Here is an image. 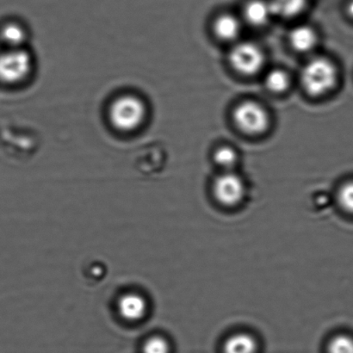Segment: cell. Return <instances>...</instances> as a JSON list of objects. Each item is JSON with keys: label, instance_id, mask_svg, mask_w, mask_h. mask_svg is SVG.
I'll use <instances>...</instances> for the list:
<instances>
[{"label": "cell", "instance_id": "6da1fadb", "mask_svg": "<svg viewBox=\"0 0 353 353\" xmlns=\"http://www.w3.org/2000/svg\"><path fill=\"white\" fill-rule=\"evenodd\" d=\"M147 106L136 95L119 97L110 105L109 119L112 125L121 132H132L139 129L146 119Z\"/></svg>", "mask_w": 353, "mask_h": 353}, {"label": "cell", "instance_id": "7a4b0ae2", "mask_svg": "<svg viewBox=\"0 0 353 353\" xmlns=\"http://www.w3.org/2000/svg\"><path fill=\"white\" fill-rule=\"evenodd\" d=\"M338 72L330 60L316 58L307 62L301 74V82L307 93L317 97L326 94L336 85Z\"/></svg>", "mask_w": 353, "mask_h": 353}, {"label": "cell", "instance_id": "3957f363", "mask_svg": "<svg viewBox=\"0 0 353 353\" xmlns=\"http://www.w3.org/2000/svg\"><path fill=\"white\" fill-rule=\"evenodd\" d=\"M32 69V57L23 48L0 54V81L5 84H19L29 77Z\"/></svg>", "mask_w": 353, "mask_h": 353}, {"label": "cell", "instance_id": "277c9868", "mask_svg": "<svg viewBox=\"0 0 353 353\" xmlns=\"http://www.w3.org/2000/svg\"><path fill=\"white\" fill-rule=\"evenodd\" d=\"M230 61L235 70L243 75H254L265 64V55L257 45L244 41L235 45L230 54Z\"/></svg>", "mask_w": 353, "mask_h": 353}, {"label": "cell", "instance_id": "5b68a950", "mask_svg": "<svg viewBox=\"0 0 353 353\" xmlns=\"http://www.w3.org/2000/svg\"><path fill=\"white\" fill-rule=\"evenodd\" d=\"M234 119L239 129L250 134L265 132L269 126L268 112L264 107L254 101L239 105L234 110Z\"/></svg>", "mask_w": 353, "mask_h": 353}, {"label": "cell", "instance_id": "8992f818", "mask_svg": "<svg viewBox=\"0 0 353 353\" xmlns=\"http://www.w3.org/2000/svg\"><path fill=\"white\" fill-rule=\"evenodd\" d=\"M213 190L218 202L224 206L234 207L244 199L245 187L240 176L226 172L216 179Z\"/></svg>", "mask_w": 353, "mask_h": 353}, {"label": "cell", "instance_id": "52a82bcc", "mask_svg": "<svg viewBox=\"0 0 353 353\" xmlns=\"http://www.w3.org/2000/svg\"><path fill=\"white\" fill-rule=\"evenodd\" d=\"M117 313L123 320L137 323L146 317L148 303L146 299L137 292H128L120 296L117 303Z\"/></svg>", "mask_w": 353, "mask_h": 353}, {"label": "cell", "instance_id": "ba28073f", "mask_svg": "<svg viewBox=\"0 0 353 353\" xmlns=\"http://www.w3.org/2000/svg\"><path fill=\"white\" fill-rule=\"evenodd\" d=\"M273 15L269 0H252L245 8V19L254 26H265Z\"/></svg>", "mask_w": 353, "mask_h": 353}, {"label": "cell", "instance_id": "9c48e42d", "mask_svg": "<svg viewBox=\"0 0 353 353\" xmlns=\"http://www.w3.org/2000/svg\"><path fill=\"white\" fill-rule=\"evenodd\" d=\"M259 345L252 335L238 333L231 335L225 341L223 353H257Z\"/></svg>", "mask_w": 353, "mask_h": 353}, {"label": "cell", "instance_id": "30bf717a", "mask_svg": "<svg viewBox=\"0 0 353 353\" xmlns=\"http://www.w3.org/2000/svg\"><path fill=\"white\" fill-rule=\"evenodd\" d=\"M292 46L299 52L312 50L317 43V36L312 28L300 26L292 30L290 34Z\"/></svg>", "mask_w": 353, "mask_h": 353}, {"label": "cell", "instance_id": "8fae6325", "mask_svg": "<svg viewBox=\"0 0 353 353\" xmlns=\"http://www.w3.org/2000/svg\"><path fill=\"white\" fill-rule=\"evenodd\" d=\"M241 29L240 21L230 14L220 16L214 23V32L224 41L234 40L240 34Z\"/></svg>", "mask_w": 353, "mask_h": 353}, {"label": "cell", "instance_id": "7c38bea8", "mask_svg": "<svg viewBox=\"0 0 353 353\" xmlns=\"http://www.w3.org/2000/svg\"><path fill=\"white\" fill-rule=\"evenodd\" d=\"M273 14L283 17L299 15L305 8L307 0H269Z\"/></svg>", "mask_w": 353, "mask_h": 353}, {"label": "cell", "instance_id": "4fadbf2b", "mask_svg": "<svg viewBox=\"0 0 353 353\" xmlns=\"http://www.w3.org/2000/svg\"><path fill=\"white\" fill-rule=\"evenodd\" d=\"M1 37L3 41L12 48H23L26 39V31L17 23H9L3 28Z\"/></svg>", "mask_w": 353, "mask_h": 353}, {"label": "cell", "instance_id": "5bb4252c", "mask_svg": "<svg viewBox=\"0 0 353 353\" xmlns=\"http://www.w3.org/2000/svg\"><path fill=\"white\" fill-rule=\"evenodd\" d=\"M265 83L270 91L280 93L288 89L290 78L288 74L281 69H274L266 74Z\"/></svg>", "mask_w": 353, "mask_h": 353}, {"label": "cell", "instance_id": "9a60e30c", "mask_svg": "<svg viewBox=\"0 0 353 353\" xmlns=\"http://www.w3.org/2000/svg\"><path fill=\"white\" fill-rule=\"evenodd\" d=\"M327 353H353V339L345 334L337 335L328 344Z\"/></svg>", "mask_w": 353, "mask_h": 353}, {"label": "cell", "instance_id": "2e32d148", "mask_svg": "<svg viewBox=\"0 0 353 353\" xmlns=\"http://www.w3.org/2000/svg\"><path fill=\"white\" fill-rule=\"evenodd\" d=\"M171 347L164 337L154 335L144 342L143 353H170Z\"/></svg>", "mask_w": 353, "mask_h": 353}, {"label": "cell", "instance_id": "e0dca14e", "mask_svg": "<svg viewBox=\"0 0 353 353\" xmlns=\"http://www.w3.org/2000/svg\"><path fill=\"white\" fill-rule=\"evenodd\" d=\"M337 197L342 210L353 214V181L344 183L339 190Z\"/></svg>", "mask_w": 353, "mask_h": 353}, {"label": "cell", "instance_id": "ac0fdd59", "mask_svg": "<svg viewBox=\"0 0 353 353\" xmlns=\"http://www.w3.org/2000/svg\"><path fill=\"white\" fill-rule=\"evenodd\" d=\"M214 158V161L224 168H230L237 162L236 152L230 147L218 148Z\"/></svg>", "mask_w": 353, "mask_h": 353}, {"label": "cell", "instance_id": "d6986e66", "mask_svg": "<svg viewBox=\"0 0 353 353\" xmlns=\"http://www.w3.org/2000/svg\"><path fill=\"white\" fill-rule=\"evenodd\" d=\"M348 12L353 17V0H352V1L350 3H349Z\"/></svg>", "mask_w": 353, "mask_h": 353}]
</instances>
